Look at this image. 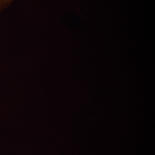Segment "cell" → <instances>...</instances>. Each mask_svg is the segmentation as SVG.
I'll use <instances>...</instances> for the list:
<instances>
[{
  "mask_svg": "<svg viewBox=\"0 0 155 155\" xmlns=\"http://www.w3.org/2000/svg\"><path fill=\"white\" fill-rule=\"evenodd\" d=\"M13 1V0H0V12L10 5Z\"/></svg>",
  "mask_w": 155,
  "mask_h": 155,
  "instance_id": "6da1fadb",
  "label": "cell"
}]
</instances>
